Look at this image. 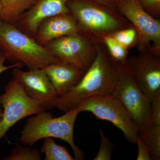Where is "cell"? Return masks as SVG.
<instances>
[{
  "label": "cell",
  "instance_id": "1",
  "mask_svg": "<svg viewBox=\"0 0 160 160\" xmlns=\"http://www.w3.org/2000/svg\"><path fill=\"white\" fill-rule=\"evenodd\" d=\"M97 44V52L93 62L78 85L66 95L56 99L54 108L66 112L87 98L112 93L120 64L112 59L102 43Z\"/></svg>",
  "mask_w": 160,
  "mask_h": 160
},
{
  "label": "cell",
  "instance_id": "2",
  "mask_svg": "<svg viewBox=\"0 0 160 160\" xmlns=\"http://www.w3.org/2000/svg\"><path fill=\"white\" fill-rule=\"evenodd\" d=\"M67 6L76 20L79 32L96 43L132 26L115 6L92 0H69Z\"/></svg>",
  "mask_w": 160,
  "mask_h": 160
},
{
  "label": "cell",
  "instance_id": "3",
  "mask_svg": "<svg viewBox=\"0 0 160 160\" xmlns=\"http://www.w3.org/2000/svg\"><path fill=\"white\" fill-rule=\"evenodd\" d=\"M0 50L12 64L26 66L28 69H42L49 64L62 63L34 38L15 24L1 20Z\"/></svg>",
  "mask_w": 160,
  "mask_h": 160
},
{
  "label": "cell",
  "instance_id": "4",
  "mask_svg": "<svg viewBox=\"0 0 160 160\" xmlns=\"http://www.w3.org/2000/svg\"><path fill=\"white\" fill-rule=\"evenodd\" d=\"M79 113L76 107L59 117L53 118L51 112L46 110L33 115L23 127L20 142L32 147L45 138L60 139L71 146L75 160L84 159V152L75 144L73 136L75 123Z\"/></svg>",
  "mask_w": 160,
  "mask_h": 160
},
{
  "label": "cell",
  "instance_id": "5",
  "mask_svg": "<svg viewBox=\"0 0 160 160\" xmlns=\"http://www.w3.org/2000/svg\"><path fill=\"white\" fill-rule=\"evenodd\" d=\"M112 95L129 112L139 132L146 129L151 116L152 102L138 85L126 63L120 64Z\"/></svg>",
  "mask_w": 160,
  "mask_h": 160
},
{
  "label": "cell",
  "instance_id": "6",
  "mask_svg": "<svg viewBox=\"0 0 160 160\" xmlns=\"http://www.w3.org/2000/svg\"><path fill=\"white\" fill-rule=\"evenodd\" d=\"M76 108L80 112H89L99 119L110 122L122 131L129 142H136L139 134L138 127L125 106L112 95L87 98Z\"/></svg>",
  "mask_w": 160,
  "mask_h": 160
},
{
  "label": "cell",
  "instance_id": "7",
  "mask_svg": "<svg viewBox=\"0 0 160 160\" xmlns=\"http://www.w3.org/2000/svg\"><path fill=\"white\" fill-rule=\"evenodd\" d=\"M116 6L136 30L139 52L160 56V19L146 12L138 0H119Z\"/></svg>",
  "mask_w": 160,
  "mask_h": 160
},
{
  "label": "cell",
  "instance_id": "8",
  "mask_svg": "<svg viewBox=\"0 0 160 160\" xmlns=\"http://www.w3.org/2000/svg\"><path fill=\"white\" fill-rule=\"evenodd\" d=\"M0 105L3 108L0 121V141L20 120L45 111L37 101L27 94L13 78L5 86L4 93L0 95Z\"/></svg>",
  "mask_w": 160,
  "mask_h": 160
},
{
  "label": "cell",
  "instance_id": "9",
  "mask_svg": "<svg viewBox=\"0 0 160 160\" xmlns=\"http://www.w3.org/2000/svg\"><path fill=\"white\" fill-rule=\"evenodd\" d=\"M45 47L60 62L85 72L94 60L97 44L80 32L52 40Z\"/></svg>",
  "mask_w": 160,
  "mask_h": 160
},
{
  "label": "cell",
  "instance_id": "10",
  "mask_svg": "<svg viewBox=\"0 0 160 160\" xmlns=\"http://www.w3.org/2000/svg\"><path fill=\"white\" fill-rule=\"evenodd\" d=\"M127 66L136 82L151 102L160 97V56L139 52L127 59Z\"/></svg>",
  "mask_w": 160,
  "mask_h": 160
},
{
  "label": "cell",
  "instance_id": "11",
  "mask_svg": "<svg viewBox=\"0 0 160 160\" xmlns=\"http://www.w3.org/2000/svg\"><path fill=\"white\" fill-rule=\"evenodd\" d=\"M12 76L17 81L29 96L37 101L45 110L54 108L58 98L48 76L42 69L24 71L21 68L12 69Z\"/></svg>",
  "mask_w": 160,
  "mask_h": 160
},
{
  "label": "cell",
  "instance_id": "12",
  "mask_svg": "<svg viewBox=\"0 0 160 160\" xmlns=\"http://www.w3.org/2000/svg\"><path fill=\"white\" fill-rule=\"evenodd\" d=\"M69 1L37 0L15 25L35 39L39 26L43 20L58 15L71 13L67 6Z\"/></svg>",
  "mask_w": 160,
  "mask_h": 160
},
{
  "label": "cell",
  "instance_id": "13",
  "mask_svg": "<svg viewBox=\"0 0 160 160\" xmlns=\"http://www.w3.org/2000/svg\"><path fill=\"white\" fill-rule=\"evenodd\" d=\"M78 32L76 20L71 13L58 15L43 20L39 26L35 39L45 47L52 40Z\"/></svg>",
  "mask_w": 160,
  "mask_h": 160
},
{
  "label": "cell",
  "instance_id": "14",
  "mask_svg": "<svg viewBox=\"0 0 160 160\" xmlns=\"http://www.w3.org/2000/svg\"><path fill=\"white\" fill-rule=\"evenodd\" d=\"M49 77L58 98L66 95L78 85L85 72L69 64L52 63L42 68Z\"/></svg>",
  "mask_w": 160,
  "mask_h": 160
},
{
  "label": "cell",
  "instance_id": "15",
  "mask_svg": "<svg viewBox=\"0 0 160 160\" xmlns=\"http://www.w3.org/2000/svg\"><path fill=\"white\" fill-rule=\"evenodd\" d=\"M37 0H0V20L15 24Z\"/></svg>",
  "mask_w": 160,
  "mask_h": 160
},
{
  "label": "cell",
  "instance_id": "16",
  "mask_svg": "<svg viewBox=\"0 0 160 160\" xmlns=\"http://www.w3.org/2000/svg\"><path fill=\"white\" fill-rule=\"evenodd\" d=\"M139 134L145 141L152 160H159L160 125H149Z\"/></svg>",
  "mask_w": 160,
  "mask_h": 160
},
{
  "label": "cell",
  "instance_id": "17",
  "mask_svg": "<svg viewBox=\"0 0 160 160\" xmlns=\"http://www.w3.org/2000/svg\"><path fill=\"white\" fill-rule=\"evenodd\" d=\"M41 152L45 154V160H74L64 146L58 145L51 138H44Z\"/></svg>",
  "mask_w": 160,
  "mask_h": 160
},
{
  "label": "cell",
  "instance_id": "18",
  "mask_svg": "<svg viewBox=\"0 0 160 160\" xmlns=\"http://www.w3.org/2000/svg\"><path fill=\"white\" fill-rule=\"evenodd\" d=\"M102 43L114 62L119 64L126 63L129 50L121 45L112 35L105 37Z\"/></svg>",
  "mask_w": 160,
  "mask_h": 160
},
{
  "label": "cell",
  "instance_id": "19",
  "mask_svg": "<svg viewBox=\"0 0 160 160\" xmlns=\"http://www.w3.org/2000/svg\"><path fill=\"white\" fill-rule=\"evenodd\" d=\"M5 160H41L42 152L37 149L26 146H15L9 155L4 158Z\"/></svg>",
  "mask_w": 160,
  "mask_h": 160
},
{
  "label": "cell",
  "instance_id": "20",
  "mask_svg": "<svg viewBox=\"0 0 160 160\" xmlns=\"http://www.w3.org/2000/svg\"><path fill=\"white\" fill-rule=\"evenodd\" d=\"M111 35L129 50L137 46L138 33L132 26L118 30Z\"/></svg>",
  "mask_w": 160,
  "mask_h": 160
},
{
  "label": "cell",
  "instance_id": "21",
  "mask_svg": "<svg viewBox=\"0 0 160 160\" xmlns=\"http://www.w3.org/2000/svg\"><path fill=\"white\" fill-rule=\"evenodd\" d=\"M100 147L97 155L93 160H110L111 154L114 148V146L111 143L105 136L104 132L100 130Z\"/></svg>",
  "mask_w": 160,
  "mask_h": 160
},
{
  "label": "cell",
  "instance_id": "22",
  "mask_svg": "<svg viewBox=\"0 0 160 160\" xmlns=\"http://www.w3.org/2000/svg\"><path fill=\"white\" fill-rule=\"evenodd\" d=\"M141 7L152 17L160 19V0H138Z\"/></svg>",
  "mask_w": 160,
  "mask_h": 160
},
{
  "label": "cell",
  "instance_id": "23",
  "mask_svg": "<svg viewBox=\"0 0 160 160\" xmlns=\"http://www.w3.org/2000/svg\"><path fill=\"white\" fill-rule=\"evenodd\" d=\"M135 144L137 145L138 152L137 160H152L149 154V149L145 141L139 134Z\"/></svg>",
  "mask_w": 160,
  "mask_h": 160
},
{
  "label": "cell",
  "instance_id": "24",
  "mask_svg": "<svg viewBox=\"0 0 160 160\" xmlns=\"http://www.w3.org/2000/svg\"><path fill=\"white\" fill-rule=\"evenodd\" d=\"M149 125H160V97L152 102L151 116Z\"/></svg>",
  "mask_w": 160,
  "mask_h": 160
},
{
  "label": "cell",
  "instance_id": "25",
  "mask_svg": "<svg viewBox=\"0 0 160 160\" xmlns=\"http://www.w3.org/2000/svg\"><path fill=\"white\" fill-rule=\"evenodd\" d=\"M6 60V57L5 56L4 53L0 50V74L4 72L7 71L9 69H12L15 67L21 68L22 66L20 64H12L11 66H6L5 65V62ZM0 107H1L0 105Z\"/></svg>",
  "mask_w": 160,
  "mask_h": 160
},
{
  "label": "cell",
  "instance_id": "26",
  "mask_svg": "<svg viewBox=\"0 0 160 160\" xmlns=\"http://www.w3.org/2000/svg\"><path fill=\"white\" fill-rule=\"evenodd\" d=\"M92 1L104 4V5H107V6L116 7V5L119 0H92Z\"/></svg>",
  "mask_w": 160,
  "mask_h": 160
},
{
  "label": "cell",
  "instance_id": "27",
  "mask_svg": "<svg viewBox=\"0 0 160 160\" xmlns=\"http://www.w3.org/2000/svg\"><path fill=\"white\" fill-rule=\"evenodd\" d=\"M3 115V110L1 109V107H0V121L2 119V117Z\"/></svg>",
  "mask_w": 160,
  "mask_h": 160
}]
</instances>
